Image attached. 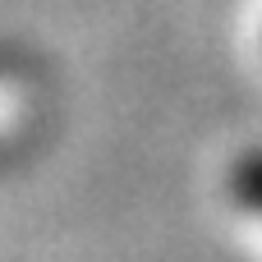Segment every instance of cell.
Returning <instances> with one entry per match:
<instances>
[{
  "label": "cell",
  "instance_id": "obj_1",
  "mask_svg": "<svg viewBox=\"0 0 262 262\" xmlns=\"http://www.w3.org/2000/svg\"><path fill=\"white\" fill-rule=\"evenodd\" d=\"M235 193H239L249 207L262 212V157H249V161L235 170Z\"/></svg>",
  "mask_w": 262,
  "mask_h": 262
}]
</instances>
